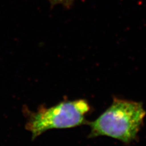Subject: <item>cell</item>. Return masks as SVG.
I'll list each match as a JSON object with an SVG mask.
<instances>
[{
	"label": "cell",
	"instance_id": "obj_1",
	"mask_svg": "<svg viewBox=\"0 0 146 146\" xmlns=\"http://www.w3.org/2000/svg\"><path fill=\"white\" fill-rule=\"evenodd\" d=\"M145 115L141 103L115 99L98 119L88 123L91 129L89 137L106 136L130 143L135 139Z\"/></svg>",
	"mask_w": 146,
	"mask_h": 146
},
{
	"label": "cell",
	"instance_id": "obj_2",
	"mask_svg": "<svg viewBox=\"0 0 146 146\" xmlns=\"http://www.w3.org/2000/svg\"><path fill=\"white\" fill-rule=\"evenodd\" d=\"M90 110L84 99L64 101L49 108H40L31 113L25 127L33 139L48 130L70 129L87 123L85 115Z\"/></svg>",
	"mask_w": 146,
	"mask_h": 146
},
{
	"label": "cell",
	"instance_id": "obj_3",
	"mask_svg": "<svg viewBox=\"0 0 146 146\" xmlns=\"http://www.w3.org/2000/svg\"><path fill=\"white\" fill-rule=\"evenodd\" d=\"M48 1L54 5H62L66 8H70L73 4L74 0H48Z\"/></svg>",
	"mask_w": 146,
	"mask_h": 146
}]
</instances>
